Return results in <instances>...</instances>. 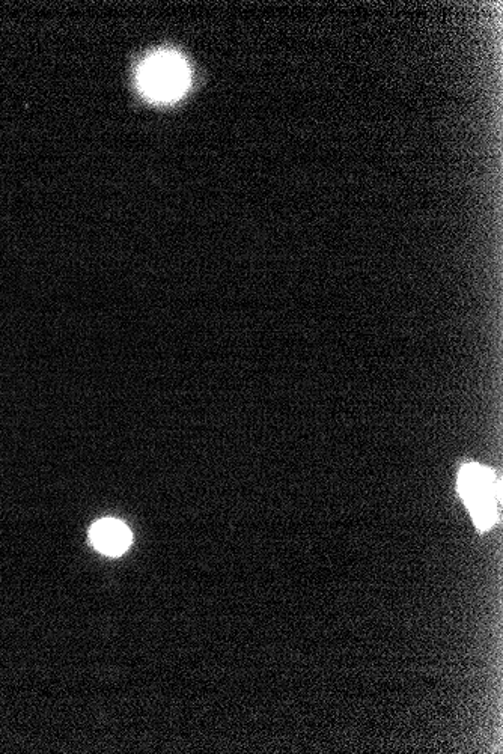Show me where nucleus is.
<instances>
[{
	"label": "nucleus",
	"mask_w": 503,
	"mask_h": 754,
	"mask_svg": "<svg viewBox=\"0 0 503 754\" xmlns=\"http://www.w3.org/2000/svg\"><path fill=\"white\" fill-rule=\"evenodd\" d=\"M457 490L473 523L488 532L497 523L500 484L496 473L476 463L464 464L458 473Z\"/></svg>",
	"instance_id": "obj_1"
},
{
	"label": "nucleus",
	"mask_w": 503,
	"mask_h": 754,
	"mask_svg": "<svg viewBox=\"0 0 503 754\" xmlns=\"http://www.w3.org/2000/svg\"><path fill=\"white\" fill-rule=\"evenodd\" d=\"M142 91L157 103H172L189 88L190 71L177 53L162 52L151 56L139 74Z\"/></svg>",
	"instance_id": "obj_2"
},
{
	"label": "nucleus",
	"mask_w": 503,
	"mask_h": 754,
	"mask_svg": "<svg viewBox=\"0 0 503 754\" xmlns=\"http://www.w3.org/2000/svg\"><path fill=\"white\" fill-rule=\"evenodd\" d=\"M89 539L95 550L106 556H121L133 541L132 532L122 521L104 518L92 524Z\"/></svg>",
	"instance_id": "obj_3"
}]
</instances>
